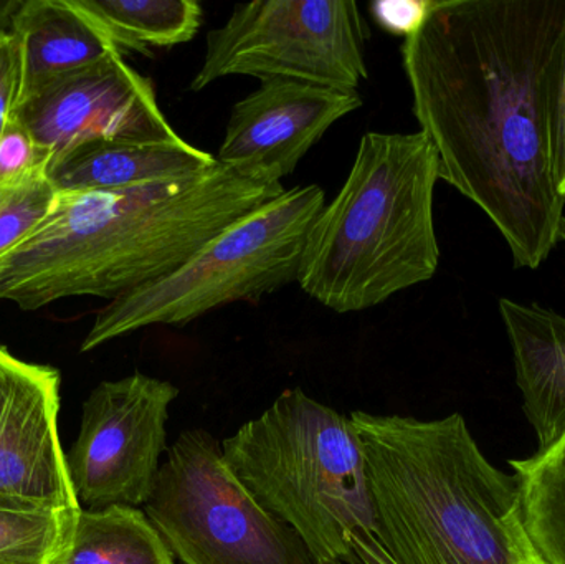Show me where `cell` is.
I'll return each instance as SVG.
<instances>
[{
    "label": "cell",
    "mask_w": 565,
    "mask_h": 564,
    "mask_svg": "<svg viewBox=\"0 0 565 564\" xmlns=\"http://www.w3.org/2000/svg\"><path fill=\"white\" fill-rule=\"evenodd\" d=\"M145 510L113 506L82 509L65 545L49 564H174Z\"/></svg>",
    "instance_id": "obj_16"
},
{
    "label": "cell",
    "mask_w": 565,
    "mask_h": 564,
    "mask_svg": "<svg viewBox=\"0 0 565 564\" xmlns=\"http://www.w3.org/2000/svg\"><path fill=\"white\" fill-rule=\"evenodd\" d=\"M367 23L354 0H257L238 3L207 35L191 92L225 76L288 78L358 89L369 78Z\"/></svg>",
    "instance_id": "obj_8"
},
{
    "label": "cell",
    "mask_w": 565,
    "mask_h": 564,
    "mask_svg": "<svg viewBox=\"0 0 565 564\" xmlns=\"http://www.w3.org/2000/svg\"><path fill=\"white\" fill-rule=\"evenodd\" d=\"M22 88V53L19 36H0V135L12 118Z\"/></svg>",
    "instance_id": "obj_22"
},
{
    "label": "cell",
    "mask_w": 565,
    "mask_h": 564,
    "mask_svg": "<svg viewBox=\"0 0 565 564\" xmlns=\"http://www.w3.org/2000/svg\"><path fill=\"white\" fill-rule=\"evenodd\" d=\"M217 158L184 139L162 142H95L55 159L49 181L56 192L121 191L199 174Z\"/></svg>",
    "instance_id": "obj_14"
},
{
    "label": "cell",
    "mask_w": 565,
    "mask_h": 564,
    "mask_svg": "<svg viewBox=\"0 0 565 564\" xmlns=\"http://www.w3.org/2000/svg\"><path fill=\"white\" fill-rule=\"evenodd\" d=\"M12 32L22 53L19 103L56 78L121 55L75 0H23Z\"/></svg>",
    "instance_id": "obj_15"
},
{
    "label": "cell",
    "mask_w": 565,
    "mask_h": 564,
    "mask_svg": "<svg viewBox=\"0 0 565 564\" xmlns=\"http://www.w3.org/2000/svg\"><path fill=\"white\" fill-rule=\"evenodd\" d=\"M52 162L53 152L36 142L12 116L0 135V189L20 188L49 178Z\"/></svg>",
    "instance_id": "obj_21"
},
{
    "label": "cell",
    "mask_w": 565,
    "mask_h": 564,
    "mask_svg": "<svg viewBox=\"0 0 565 564\" xmlns=\"http://www.w3.org/2000/svg\"><path fill=\"white\" fill-rule=\"evenodd\" d=\"M79 510L0 496V564H49L68 540Z\"/></svg>",
    "instance_id": "obj_19"
},
{
    "label": "cell",
    "mask_w": 565,
    "mask_h": 564,
    "mask_svg": "<svg viewBox=\"0 0 565 564\" xmlns=\"http://www.w3.org/2000/svg\"><path fill=\"white\" fill-rule=\"evenodd\" d=\"M523 409L546 450L565 436V317L540 305L501 298Z\"/></svg>",
    "instance_id": "obj_13"
},
{
    "label": "cell",
    "mask_w": 565,
    "mask_h": 564,
    "mask_svg": "<svg viewBox=\"0 0 565 564\" xmlns=\"http://www.w3.org/2000/svg\"><path fill=\"white\" fill-rule=\"evenodd\" d=\"M438 155L417 132H365L354 164L306 238L298 284L335 313L377 307L434 278Z\"/></svg>",
    "instance_id": "obj_4"
},
{
    "label": "cell",
    "mask_w": 565,
    "mask_h": 564,
    "mask_svg": "<svg viewBox=\"0 0 565 564\" xmlns=\"http://www.w3.org/2000/svg\"><path fill=\"white\" fill-rule=\"evenodd\" d=\"M565 0H431L402 63L440 179L493 222L518 267L561 238L565 199L551 168V105Z\"/></svg>",
    "instance_id": "obj_1"
},
{
    "label": "cell",
    "mask_w": 565,
    "mask_h": 564,
    "mask_svg": "<svg viewBox=\"0 0 565 564\" xmlns=\"http://www.w3.org/2000/svg\"><path fill=\"white\" fill-rule=\"evenodd\" d=\"M53 161L95 142L178 141L151 79L111 55L56 78L13 109Z\"/></svg>",
    "instance_id": "obj_10"
},
{
    "label": "cell",
    "mask_w": 565,
    "mask_h": 564,
    "mask_svg": "<svg viewBox=\"0 0 565 564\" xmlns=\"http://www.w3.org/2000/svg\"><path fill=\"white\" fill-rule=\"evenodd\" d=\"M56 191L49 178L0 189V260L22 245L45 221Z\"/></svg>",
    "instance_id": "obj_20"
},
{
    "label": "cell",
    "mask_w": 565,
    "mask_h": 564,
    "mask_svg": "<svg viewBox=\"0 0 565 564\" xmlns=\"http://www.w3.org/2000/svg\"><path fill=\"white\" fill-rule=\"evenodd\" d=\"M362 105L359 89L299 79H260V86L232 108L215 158L221 164L262 172L281 182L335 121Z\"/></svg>",
    "instance_id": "obj_12"
},
{
    "label": "cell",
    "mask_w": 565,
    "mask_h": 564,
    "mask_svg": "<svg viewBox=\"0 0 565 564\" xmlns=\"http://www.w3.org/2000/svg\"><path fill=\"white\" fill-rule=\"evenodd\" d=\"M145 513L179 564H318L232 472L207 430H185L169 447Z\"/></svg>",
    "instance_id": "obj_7"
},
{
    "label": "cell",
    "mask_w": 565,
    "mask_h": 564,
    "mask_svg": "<svg viewBox=\"0 0 565 564\" xmlns=\"http://www.w3.org/2000/svg\"><path fill=\"white\" fill-rule=\"evenodd\" d=\"M178 396L174 384L142 373L103 381L89 393L66 454L82 509H139L149 502L168 453L169 407Z\"/></svg>",
    "instance_id": "obj_9"
},
{
    "label": "cell",
    "mask_w": 565,
    "mask_h": 564,
    "mask_svg": "<svg viewBox=\"0 0 565 564\" xmlns=\"http://www.w3.org/2000/svg\"><path fill=\"white\" fill-rule=\"evenodd\" d=\"M367 459L375 540L395 564H544L514 473L484 457L455 413L424 421L354 411Z\"/></svg>",
    "instance_id": "obj_3"
},
{
    "label": "cell",
    "mask_w": 565,
    "mask_h": 564,
    "mask_svg": "<svg viewBox=\"0 0 565 564\" xmlns=\"http://www.w3.org/2000/svg\"><path fill=\"white\" fill-rule=\"evenodd\" d=\"M431 0H402V2H375L371 6L375 22L388 32L408 36L424 22L430 10Z\"/></svg>",
    "instance_id": "obj_24"
},
{
    "label": "cell",
    "mask_w": 565,
    "mask_h": 564,
    "mask_svg": "<svg viewBox=\"0 0 565 564\" xmlns=\"http://www.w3.org/2000/svg\"><path fill=\"white\" fill-rule=\"evenodd\" d=\"M324 564H349V563H344V562H332V563H324Z\"/></svg>",
    "instance_id": "obj_27"
},
{
    "label": "cell",
    "mask_w": 565,
    "mask_h": 564,
    "mask_svg": "<svg viewBox=\"0 0 565 564\" xmlns=\"http://www.w3.org/2000/svg\"><path fill=\"white\" fill-rule=\"evenodd\" d=\"M121 55H149L195 39L204 9L195 0H75Z\"/></svg>",
    "instance_id": "obj_17"
},
{
    "label": "cell",
    "mask_w": 565,
    "mask_h": 564,
    "mask_svg": "<svg viewBox=\"0 0 565 564\" xmlns=\"http://www.w3.org/2000/svg\"><path fill=\"white\" fill-rule=\"evenodd\" d=\"M60 381L0 344V496L79 510L58 437Z\"/></svg>",
    "instance_id": "obj_11"
},
{
    "label": "cell",
    "mask_w": 565,
    "mask_h": 564,
    "mask_svg": "<svg viewBox=\"0 0 565 564\" xmlns=\"http://www.w3.org/2000/svg\"><path fill=\"white\" fill-rule=\"evenodd\" d=\"M551 168L554 185L565 199V40L551 105Z\"/></svg>",
    "instance_id": "obj_23"
},
{
    "label": "cell",
    "mask_w": 565,
    "mask_h": 564,
    "mask_svg": "<svg viewBox=\"0 0 565 564\" xmlns=\"http://www.w3.org/2000/svg\"><path fill=\"white\" fill-rule=\"evenodd\" d=\"M324 204L318 184L288 189L228 225L174 274L109 301L79 351L154 324L184 327L225 305L257 304L298 281L306 238Z\"/></svg>",
    "instance_id": "obj_6"
},
{
    "label": "cell",
    "mask_w": 565,
    "mask_h": 564,
    "mask_svg": "<svg viewBox=\"0 0 565 564\" xmlns=\"http://www.w3.org/2000/svg\"><path fill=\"white\" fill-rule=\"evenodd\" d=\"M22 6L23 0H0V36L12 32L13 22Z\"/></svg>",
    "instance_id": "obj_25"
},
{
    "label": "cell",
    "mask_w": 565,
    "mask_h": 564,
    "mask_svg": "<svg viewBox=\"0 0 565 564\" xmlns=\"http://www.w3.org/2000/svg\"><path fill=\"white\" fill-rule=\"evenodd\" d=\"M285 191L270 175L217 162L121 191L56 192L45 221L0 260V300L25 311L70 297L116 300L174 274Z\"/></svg>",
    "instance_id": "obj_2"
},
{
    "label": "cell",
    "mask_w": 565,
    "mask_h": 564,
    "mask_svg": "<svg viewBox=\"0 0 565 564\" xmlns=\"http://www.w3.org/2000/svg\"><path fill=\"white\" fill-rule=\"evenodd\" d=\"M524 526L544 564H565V436L530 459L510 460Z\"/></svg>",
    "instance_id": "obj_18"
},
{
    "label": "cell",
    "mask_w": 565,
    "mask_h": 564,
    "mask_svg": "<svg viewBox=\"0 0 565 564\" xmlns=\"http://www.w3.org/2000/svg\"><path fill=\"white\" fill-rule=\"evenodd\" d=\"M222 453L257 502L298 533L316 563L361 564L354 539L375 536V507L351 416L291 387L222 440Z\"/></svg>",
    "instance_id": "obj_5"
},
{
    "label": "cell",
    "mask_w": 565,
    "mask_h": 564,
    "mask_svg": "<svg viewBox=\"0 0 565 564\" xmlns=\"http://www.w3.org/2000/svg\"><path fill=\"white\" fill-rule=\"evenodd\" d=\"M561 238H563V241H565V217L563 221V227H561Z\"/></svg>",
    "instance_id": "obj_26"
}]
</instances>
